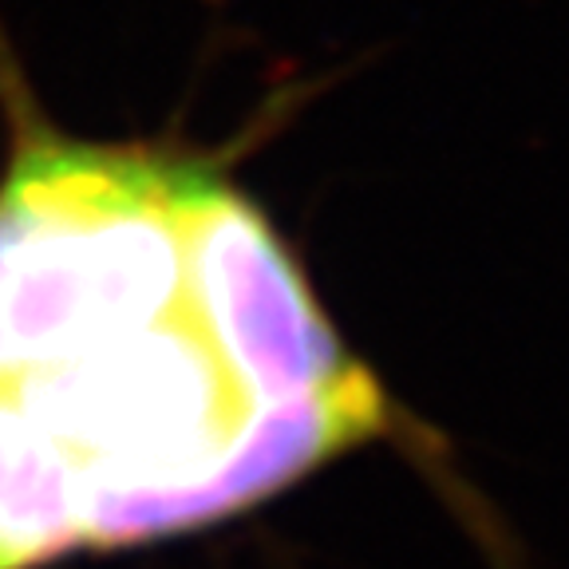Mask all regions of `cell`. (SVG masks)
<instances>
[{
  "label": "cell",
  "instance_id": "1",
  "mask_svg": "<svg viewBox=\"0 0 569 569\" xmlns=\"http://www.w3.org/2000/svg\"><path fill=\"white\" fill-rule=\"evenodd\" d=\"M0 408L80 550L249 510L383 431V391L238 190L36 127L0 182Z\"/></svg>",
  "mask_w": 569,
  "mask_h": 569
}]
</instances>
